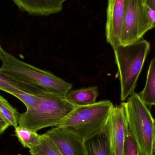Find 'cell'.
<instances>
[{
    "mask_svg": "<svg viewBox=\"0 0 155 155\" xmlns=\"http://www.w3.org/2000/svg\"><path fill=\"white\" fill-rule=\"evenodd\" d=\"M98 94L97 87H89L70 90L65 97L68 102L75 106H85L96 103Z\"/></svg>",
    "mask_w": 155,
    "mask_h": 155,
    "instance_id": "13",
    "label": "cell"
},
{
    "mask_svg": "<svg viewBox=\"0 0 155 155\" xmlns=\"http://www.w3.org/2000/svg\"><path fill=\"white\" fill-rule=\"evenodd\" d=\"M15 129V135L25 148L33 149L40 143L41 135L25 127L18 125Z\"/></svg>",
    "mask_w": 155,
    "mask_h": 155,
    "instance_id": "15",
    "label": "cell"
},
{
    "mask_svg": "<svg viewBox=\"0 0 155 155\" xmlns=\"http://www.w3.org/2000/svg\"><path fill=\"white\" fill-rule=\"evenodd\" d=\"M153 136V150L154 155H155V119L154 120Z\"/></svg>",
    "mask_w": 155,
    "mask_h": 155,
    "instance_id": "20",
    "label": "cell"
},
{
    "mask_svg": "<svg viewBox=\"0 0 155 155\" xmlns=\"http://www.w3.org/2000/svg\"><path fill=\"white\" fill-rule=\"evenodd\" d=\"M0 90L15 97L24 104L26 108L33 106L38 100L39 94L45 91L13 77L1 69Z\"/></svg>",
    "mask_w": 155,
    "mask_h": 155,
    "instance_id": "7",
    "label": "cell"
},
{
    "mask_svg": "<svg viewBox=\"0 0 155 155\" xmlns=\"http://www.w3.org/2000/svg\"><path fill=\"white\" fill-rule=\"evenodd\" d=\"M29 152L31 155H63L45 133L41 135L39 144Z\"/></svg>",
    "mask_w": 155,
    "mask_h": 155,
    "instance_id": "16",
    "label": "cell"
},
{
    "mask_svg": "<svg viewBox=\"0 0 155 155\" xmlns=\"http://www.w3.org/2000/svg\"><path fill=\"white\" fill-rule=\"evenodd\" d=\"M127 131L135 141L140 155H154V120L147 106L134 93L123 102Z\"/></svg>",
    "mask_w": 155,
    "mask_h": 155,
    "instance_id": "5",
    "label": "cell"
},
{
    "mask_svg": "<svg viewBox=\"0 0 155 155\" xmlns=\"http://www.w3.org/2000/svg\"><path fill=\"white\" fill-rule=\"evenodd\" d=\"M1 70L13 77L47 92L66 95L73 84L51 73L37 68L4 51Z\"/></svg>",
    "mask_w": 155,
    "mask_h": 155,
    "instance_id": "3",
    "label": "cell"
},
{
    "mask_svg": "<svg viewBox=\"0 0 155 155\" xmlns=\"http://www.w3.org/2000/svg\"><path fill=\"white\" fill-rule=\"evenodd\" d=\"M4 51V50L2 48V46H1V44H0V60H1V58H2V56L3 53Z\"/></svg>",
    "mask_w": 155,
    "mask_h": 155,
    "instance_id": "21",
    "label": "cell"
},
{
    "mask_svg": "<svg viewBox=\"0 0 155 155\" xmlns=\"http://www.w3.org/2000/svg\"><path fill=\"white\" fill-rule=\"evenodd\" d=\"M45 134L63 155H86L84 140L67 129L55 127Z\"/></svg>",
    "mask_w": 155,
    "mask_h": 155,
    "instance_id": "10",
    "label": "cell"
},
{
    "mask_svg": "<svg viewBox=\"0 0 155 155\" xmlns=\"http://www.w3.org/2000/svg\"><path fill=\"white\" fill-rule=\"evenodd\" d=\"M150 49L149 42L143 38L132 44L113 49L120 79L121 101H125L135 93Z\"/></svg>",
    "mask_w": 155,
    "mask_h": 155,
    "instance_id": "2",
    "label": "cell"
},
{
    "mask_svg": "<svg viewBox=\"0 0 155 155\" xmlns=\"http://www.w3.org/2000/svg\"><path fill=\"white\" fill-rule=\"evenodd\" d=\"M0 115L10 126L14 128L18 126L20 114L2 96H0Z\"/></svg>",
    "mask_w": 155,
    "mask_h": 155,
    "instance_id": "17",
    "label": "cell"
},
{
    "mask_svg": "<svg viewBox=\"0 0 155 155\" xmlns=\"http://www.w3.org/2000/svg\"><path fill=\"white\" fill-rule=\"evenodd\" d=\"M124 155H140L137 144L127 129L124 145Z\"/></svg>",
    "mask_w": 155,
    "mask_h": 155,
    "instance_id": "18",
    "label": "cell"
},
{
    "mask_svg": "<svg viewBox=\"0 0 155 155\" xmlns=\"http://www.w3.org/2000/svg\"><path fill=\"white\" fill-rule=\"evenodd\" d=\"M75 107L67 101L65 96L43 91L35 104L20 114L18 125L36 132L46 127H55Z\"/></svg>",
    "mask_w": 155,
    "mask_h": 155,
    "instance_id": "1",
    "label": "cell"
},
{
    "mask_svg": "<svg viewBox=\"0 0 155 155\" xmlns=\"http://www.w3.org/2000/svg\"><path fill=\"white\" fill-rule=\"evenodd\" d=\"M152 1H154V2H155V0H152Z\"/></svg>",
    "mask_w": 155,
    "mask_h": 155,
    "instance_id": "22",
    "label": "cell"
},
{
    "mask_svg": "<svg viewBox=\"0 0 155 155\" xmlns=\"http://www.w3.org/2000/svg\"><path fill=\"white\" fill-rule=\"evenodd\" d=\"M10 126L9 124L0 115V135Z\"/></svg>",
    "mask_w": 155,
    "mask_h": 155,
    "instance_id": "19",
    "label": "cell"
},
{
    "mask_svg": "<svg viewBox=\"0 0 155 155\" xmlns=\"http://www.w3.org/2000/svg\"><path fill=\"white\" fill-rule=\"evenodd\" d=\"M138 94L146 105H155V57L150 63L144 88Z\"/></svg>",
    "mask_w": 155,
    "mask_h": 155,
    "instance_id": "14",
    "label": "cell"
},
{
    "mask_svg": "<svg viewBox=\"0 0 155 155\" xmlns=\"http://www.w3.org/2000/svg\"><path fill=\"white\" fill-rule=\"evenodd\" d=\"M86 155H112L108 126L84 140Z\"/></svg>",
    "mask_w": 155,
    "mask_h": 155,
    "instance_id": "12",
    "label": "cell"
},
{
    "mask_svg": "<svg viewBox=\"0 0 155 155\" xmlns=\"http://www.w3.org/2000/svg\"><path fill=\"white\" fill-rule=\"evenodd\" d=\"M22 12L38 16L60 12L64 3L68 0H12Z\"/></svg>",
    "mask_w": 155,
    "mask_h": 155,
    "instance_id": "11",
    "label": "cell"
},
{
    "mask_svg": "<svg viewBox=\"0 0 155 155\" xmlns=\"http://www.w3.org/2000/svg\"><path fill=\"white\" fill-rule=\"evenodd\" d=\"M148 0H126L121 39L122 45L132 44L143 38L153 26L146 12Z\"/></svg>",
    "mask_w": 155,
    "mask_h": 155,
    "instance_id": "6",
    "label": "cell"
},
{
    "mask_svg": "<svg viewBox=\"0 0 155 155\" xmlns=\"http://www.w3.org/2000/svg\"><path fill=\"white\" fill-rule=\"evenodd\" d=\"M107 124L109 129L112 155H124L127 123L122 104L120 106H114Z\"/></svg>",
    "mask_w": 155,
    "mask_h": 155,
    "instance_id": "9",
    "label": "cell"
},
{
    "mask_svg": "<svg viewBox=\"0 0 155 155\" xmlns=\"http://www.w3.org/2000/svg\"><path fill=\"white\" fill-rule=\"evenodd\" d=\"M126 0H108L105 34L107 41L113 49L121 45Z\"/></svg>",
    "mask_w": 155,
    "mask_h": 155,
    "instance_id": "8",
    "label": "cell"
},
{
    "mask_svg": "<svg viewBox=\"0 0 155 155\" xmlns=\"http://www.w3.org/2000/svg\"><path fill=\"white\" fill-rule=\"evenodd\" d=\"M114 106L110 100L77 106L57 127H63L85 140L105 126Z\"/></svg>",
    "mask_w": 155,
    "mask_h": 155,
    "instance_id": "4",
    "label": "cell"
}]
</instances>
